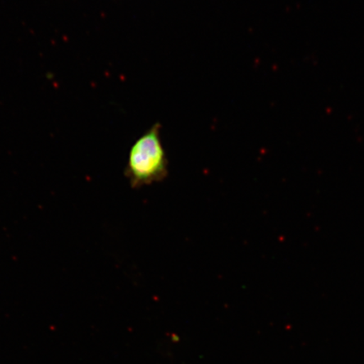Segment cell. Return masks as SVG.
<instances>
[{
	"mask_svg": "<svg viewBox=\"0 0 364 364\" xmlns=\"http://www.w3.org/2000/svg\"><path fill=\"white\" fill-rule=\"evenodd\" d=\"M125 175L134 188L156 183L168 175V159L161 139V126L154 124L131 147Z\"/></svg>",
	"mask_w": 364,
	"mask_h": 364,
	"instance_id": "obj_1",
	"label": "cell"
}]
</instances>
